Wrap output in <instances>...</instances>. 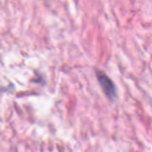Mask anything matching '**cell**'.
<instances>
[{
    "label": "cell",
    "mask_w": 152,
    "mask_h": 152,
    "mask_svg": "<svg viewBox=\"0 0 152 152\" xmlns=\"http://www.w3.org/2000/svg\"><path fill=\"white\" fill-rule=\"evenodd\" d=\"M96 76H97L99 85L102 87V91L105 94V95L109 99H114L116 96V88L113 82L110 80V78H108V76L101 71H97Z\"/></svg>",
    "instance_id": "6da1fadb"
}]
</instances>
